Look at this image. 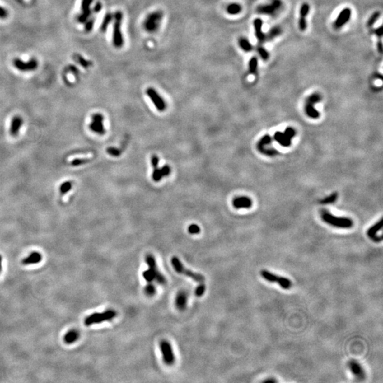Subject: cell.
<instances>
[{"instance_id": "4dcf8cb0", "label": "cell", "mask_w": 383, "mask_h": 383, "mask_svg": "<svg viewBox=\"0 0 383 383\" xmlns=\"http://www.w3.org/2000/svg\"><path fill=\"white\" fill-rule=\"evenodd\" d=\"M112 19H113V16L111 15V14H106V16H105V18H104L102 24H101V31L105 32L106 31L109 26V24H110V22L111 21V20Z\"/></svg>"}, {"instance_id": "9c48e42d", "label": "cell", "mask_w": 383, "mask_h": 383, "mask_svg": "<svg viewBox=\"0 0 383 383\" xmlns=\"http://www.w3.org/2000/svg\"><path fill=\"white\" fill-rule=\"evenodd\" d=\"M321 100V97L319 94H313L307 98L305 106V111L308 116L311 119H318L319 117V113L315 108L314 105L317 102H319Z\"/></svg>"}, {"instance_id": "f35d334b", "label": "cell", "mask_w": 383, "mask_h": 383, "mask_svg": "<svg viewBox=\"0 0 383 383\" xmlns=\"http://www.w3.org/2000/svg\"><path fill=\"white\" fill-rule=\"evenodd\" d=\"M200 228L198 225L192 224L189 226L188 227V232L190 234H198L200 233Z\"/></svg>"}, {"instance_id": "6da1fadb", "label": "cell", "mask_w": 383, "mask_h": 383, "mask_svg": "<svg viewBox=\"0 0 383 383\" xmlns=\"http://www.w3.org/2000/svg\"><path fill=\"white\" fill-rule=\"evenodd\" d=\"M321 218L324 222L332 227L340 229H350L353 225V221L346 217H337L330 214L328 211L321 212Z\"/></svg>"}, {"instance_id": "d590c367", "label": "cell", "mask_w": 383, "mask_h": 383, "mask_svg": "<svg viewBox=\"0 0 383 383\" xmlns=\"http://www.w3.org/2000/svg\"><path fill=\"white\" fill-rule=\"evenodd\" d=\"M337 198H338V194H337V193H334V194H331L329 197H326V198L322 199L320 202L321 203V204H331V203H334L336 202Z\"/></svg>"}, {"instance_id": "60d3db41", "label": "cell", "mask_w": 383, "mask_h": 383, "mask_svg": "<svg viewBox=\"0 0 383 383\" xmlns=\"http://www.w3.org/2000/svg\"><path fill=\"white\" fill-rule=\"evenodd\" d=\"M143 277L148 283H152L154 280L153 275H152L151 273L148 270L144 271L143 273Z\"/></svg>"}, {"instance_id": "ffe728a7", "label": "cell", "mask_w": 383, "mask_h": 383, "mask_svg": "<svg viewBox=\"0 0 383 383\" xmlns=\"http://www.w3.org/2000/svg\"><path fill=\"white\" fill-rule=\"evenodd\" d=\"M253 26H254L255 33L257 39L259 40L260 43H263L265 40V35L263 31V21L261 19L257 18L253 21Z\"/></svg>"}, {"instance_id": "8d00e7d4", "label": "cell", "mask_w": 383, "mask_h": 383, "mask_svg": "<svg viewBox=\"0 0 383 383\" xmlns=\"http://www.w3.org/2000/svg\"><path fill=\"white\" fill-rule=\"evenodd\" d=\"M163 175H162L161 170H160L158 167H157V168H154L153 171V174H152V178H153V180L155 182H159L161 181L162 178H163Z\"/></svg>"}, {"instance_id": "52a82bcc", "label": "cell", "mask_w": 383, "mask_h": 383, "mask_svg": "<svg viewBox=\"0 0 383 383\" xmlns=\"http://www.w3.org/2000/svg\"><path fill=\"white\" fill-rule=\"evenodd\" d=\"M260 275L263 278H264L268 282L276 283L280 285L284 290H289L292 286L291 281L288 278L284 277H278L275 274L269 272V271L263 270L261 271Z\"/></svg>"}, {"instance_id": "603a6c76", "label": "cell", "mask_w": 383, "mask_h": 383, "mask_svg": "<svg viewBox=\"0 0 383 383\" xmlns=\"http://www.w3.org/2000/svg\"><path fill=\"white\" fill-rule=\"evenodd\" d=\"M187 301V295L184 292H180L177 294L175 300V304L177 308L180 310H184L186 308Z\"/></svg>"}, {"instance_id": "e0dca14e", "label": "cell", "mask_w": 383, "mask_h": 383, "mask_svg": "<svg viewBox=\"0 0 383 383\" xmlns=\"http://www.w3.org/2000/svg\"><path fill=\"white\" fill-rule=\"evenodd\" d=\"M24 123L22 117L20 116H15L12 119L11 126H10V134L13 137H16L19 135V131Z\"/></svg>"}, {"instance_id": "681fc988", "label": "cell", "mask_w": 383, "mask_h": 383, "mask_svg": "<svg viewBox=\"0 0 383 383\" xmlns=\"http://www.w3.org/2000/svg\"><path fill=\"white\" fill-rule=\"evenodd\" d=\"M377 51H378L380 54H382L383 52V44L381 40H379L378 43L377 44Z\"/></svg>"}, {"instance_id": "5bb4252c", "label": "cell", "mask_w": 383, "mask_h": 383, "mask_svg": "<svg viewBox=\"0 0 383 383\" xmlns=\"http://www.w3.org/2000/svg\"><path fill=\"white\" fill-rule=\"evenodd\" d=\"M272 142V138L270 136L265 135L260 139L259 142L258 143V149L260 153H262L265 155H267L269 156H274L277 155L278 153L277 150H275L272 148H268V146H270V144Z\"/></svg>"}, {"instance_id": "4fadbf2b", "label": "cell", "mask_w": 383, "mask_h": 383, "mask_svg": "<svg viewBox=\"0 0 383 383\" xmlns=\"http://www.w3.org/2000/svg\"><path fill=\"white\" fill-rule=\"evenodd\" d=\"M146 94L150 98L152 102L156 106V108L159 111H164L166 109V104L165 101L156 90H154L153 87H149L147 89Z\"/></svg>"}, {"instance_id": "d6986e66", "label": "cell", "mask_w": 383, "mask_h": 383, "mask_svg": "<svg viewBox=\"0 0 383 383\" xmlns=\"http://www.w3.org/2000/svg\"><path fill=\"white\" fill-rule=\"evenodd\" d=\"M233 205L236 209H249L252 206V201L246 197H236L233 200Z\"/></svg>"}, {"instance_id": "f6af8a7d", "label": "cell", "mask_w": 383, "mask_h": 383, "mask_svg": "<svg viewBox=\"0 0 383 383\" xmlns=\"http://www.w3.org/2000/svg\"><path fill=\"white\" fill-rule=\"evenodd\" d=\"M90 14H91V11H90V9H88V10H87V11H85V12H84L83 14L81 15V16H80V18H79L80 21V22H83V21H85V20L87 19L89 16H90Z\"/></svg>"}, {"instance_id": "277c9868", "label": "cell", "mask_w": 383, "mask_h": 383, "mask_svg": "<svg viewBox=\"0 0 383 383\" xmlns=\"http://www.w3.org/2000/svg\"><path fill=\"white\" fill-rule=\"evenodd\" d=\"M122 19V13L121 12H116L114 14V24L113 30V43L116 48H121L124 45L123 34L121 31Z\"/></svg>"}, {"instance_id": "7dc6e473", "label": "cell", "mask_w": 383, "mask_h": 383, "mask_svg": "<svg viewBox=\"0 0 383 383\" xmlns=\"http://www.w3.org/2000/svg\"><path fill=\"white\" fill-rule=\"evenodd\" d=\"M94 22H95V19H91L90 21H88V22L87 23V24H86L85 29L87 30V31H90L91 29H92L93 25H94Z\"/></svg>"}, {"instance_id": "2e32d148", "label": "cell", "mask_w": 383, "mask_h": 383, "mask_svg": "<svg viewBox=\"0 0 383 383\" xmlns=\"http://www.w3.org/2000/svg\"><path fill=\"white\" fill-rule=\"evenodd\" d=\"M310 10V6L308 3H304L301 6L300 11V19H299V29L300 31H304L307 27V23H306V16Z\"/></svg>"}, {"instance_id": "ee69618b", "label": "cell", "mask_w": 383, "mask_h": 383, "mask_svg": "<svg viewBox=\"0 0 383 383\" xmlns=\"http://www.w3.org/2000/svg\"><path fill=\"white\" fill-rule=\"evenodd\" d=\"M151 164H152V166H153V169L158 167L159 158H158V156H156V155H153V156H152V158H151Z\"/></svg>"}, {"instance_id": "ac0fdd59", "label": "cell", "mask_w": 383, "mask_h": 383, "mask_svg": "<svg viewBox=\"0 0 383 383\" xmlns=\"http://www.w3.org/2000/svg\"><path fill=\"white\" fill-rule=\"evenodd\" d=\"M382 225H383L382 219H381L379 222H377V224H375L373 227H370L368 229V231H367V236H368V237L373 241H375V242H379L382 240L381 236H378L377 234V233H378V231H380L382 229Z\"/></svg>"}, {"instance_id": "7a4b0ae2", "label": "cell", "mask_w": 383, "mask_h": 383, "mask_svg": "<svg viewBox=\"0 0 383 383\" xmlns=\"http://www.w3.org/2000/svg\"><path fill=\"white\" fill-rule=\"evenodd\" d=\"M163 19V13L160 11L153 12L149 14L144 20L143 28L148 33H156L161 26Z\"/></svg>"}, {"instance_id": "f5cc1de1", "label": "cell", "mask_w": 383, "mask_h": 383, "mask_svg": "<svg viewBox=\"0 0 383 383\" xmlns=\"http://www.w3.org/2000/svg\"><path fill=\"white\" fill-rule=\"evenodd\" d=\"M2 270V258L0 256V271Z\"/></svg>"}, {"instance_id": "484cf974", "label": "cell", "mask_w": 383, "mask_h": 383, "mask_svg": "<svg viewBox=\"0 0 383 383\" xmlns=\"http://www.w3.org/2000/svg\"><path fill=\"white\" fill-rule=\"evenodd\" d=\"M72 188V182L70 180L63 182L59 187V192L61 197L68 194Z\"/></svg>"}, {"instance_id": "7c38bea8", "label": "cell", "mask_w": 383, "mask_h": 383, "mask_svg": "<svg viewBox=\"0 0 383 383\" xmlns=\"http://www.w3.org/2000/svg\"><path fill=\"white\" fill-rule=\"evenodd\" d=\"M160 348L165 363L167 366H172L175 362V355L170 343L166 340H163L160 343Z\"/></svg>"}, {"instance_id": "1f68e13d", "label": "cell", "mask_w": 383, "mask_h": 383, "mask_svg": "<svg viewBox=\"0 0 383 383\" xmlns=\"http://www.w3.org/2000/svg\"><path fill=\"white\" fill-rule=\"evenodd\" d=\"M380 14H381V13H380V12L378 11L374 12V13L370 16L369 19L367 20V26L368 27H372V26H373V25L375 24V23L377 21V19L380 18Z\"/></svg>"}, {"instance_id": "3957f363", "label": "cell", "mask_w": 383, "mask_h": 383, "mask_svg": "<svg viewBox=\"0 0 383 383\" xmlns=\"http://www.w3.org/2000/svg\"><path fill=\"white\" fill-rule=\"evenodd\" d=\"M171 263L172 267L174 268L175 270L177 273L192 278V280L196 281V282L203 283L204 281V276L201 275V274L192 272V271L184 267V265H182L181 261L177 257H172L171 259Z\"/></svg>"}, {"instance_id": "f907efd6", "label": "cell", "mask_w": 383, "mask_h": 383, "mask_svg": "<svg viewBox=\"0 0 383 383\" xmlns=\"http://www.w3.org/2000/svg\"><path fill=\"white\" fill-rule=\"evenodd\" d=\"M101 9V4L100 2H97V3L95 5L94 11H95V12H100Z\"/></svg>"}, {"instance_id": "c3c4849f", "label": "cell", "mask_w": 383, "mask_h": 383, "mask_svg": "<svg viewBox=\"0 0 383 383\" xmlns=\"http://www.w3.org/2000/svg\"><path fill=\"white\" fill-rule=\"evenodd\" d=\"M375 35H377V37H382V34H383V30H382V26H380V27L377 28L375 30Z\"/></svg>"}, {"instance_id": "74e56055", "label": "cell", "mask_w": 383, "mask_h": 383, "mask_svg": "<svg viewBox=\"0 0 383 383\" xmlns=\"http://www.w3.org/2000/svg\"><path fill=\"white\" fill-rule=\"evenodd\" d=\"M106 152L108 154L113 157H119L121 153V151L119 149L114 148V147H110L106 149Z\"/></svg>"}, {"instance_id": "816d5d0a", "label": "cell", "mask_w": 383, "mask_h": 383, "mask_svg": "<svg viewBox=\"0 0 383 383\" xmlns=\"http://www.w3.org/2000/svg\"><path fill=\"white\" fill-rule=\"evenodd\" d=\"M7 12L5 11L4 9H2L0 7V17L1 18H5L7 17Z\"/></svg>"}, {"instance_id": "db71d44e", "label": "cell", "mask_w": 383, "mask_h": 383, "mask_svg": "<svg viewBox=\"0 0 383 383\" xmlns=\"http://www.w3.org/2000/svg\"><path fill=\"white\" fill-rule=\"evenodd\" d=\"M26 1H29V0H26Z\"/></svg>"}, {"instance_id": "d6a6232c", "label": "cell", "mask_w": 383, "mask_h": 383, "mask_svg": "<svg viewBox=\"0 0 383 383\" xmlns=\"http://www.w3.org/2000/svg\"><path fill=\"white\" fill-rule=\"evenodd\" d=\"M257 51L258 53V54L260 56V58H262L263 60H268L269 59V58H270V55H269V53L268 52V50H266L264 47L263 46H258L257 47Z\"/></svg>"}, {"instance_id": "9a60e30c", "label": "cell", "mask_w": 383, "mask_h": 383, "mask_svg": "<svg viewBox=\"0 0 383 383\" xmlns=\"http://www.w3.org/2000/svg\"><path fill=\"white\" fill-rule=\"evenodd\" d=\"M352 12L350 8H345L340 12L338 17L334 22V27L336 29H339L343 27L345 24L348 23L351 18Z\"/></svg>"}, {"instance_id": "f546056e", "label": "cell", "mask_w": 383, "mask_h": 383, "mask_svg": "<svg viewBox=\"0 0 383 383\" xmlns=\"http://www.w3.org/2000/svg\"><path fill=\"white\" fill-rule=\"evenodd\" d=\"M258 60L256 57H252L250 58L249 63H248V68H249V72L250 74H255L258 69Z\"/></svg>"}, {"instance_id": "44dd1931", "label": "cell", "mask_w": 383, "mask_h": 383, "mask_svg": "<svg viewBox=\"0 0 383 383\" xmlns=\"http://www.w3.org/2000/svg\"><path fill=\"white\" fill-rule=\"evenodd\" d=\"M14 65L18 69L23 71L34 70L37 67V63L35 60H31L29 63H25L19 59H16L14 61Z\"/></svg>"}, {"instance_id": "f1b7e54d", "label": "cell", "mask_w": 383, "mask_h": 383, "mask_svg": "<svg viewBox=\"0 0 383 383\" xmlns=\"http://www.w3.org/2000/svg\"><path fill=\"white\" fill-rule=\"evenodd\" d=\"M238 45L241 49L245 52H250L253 50V45H251L249 40L245 38H241L238 40Z\"/></svg>"}, {"instance_id": "e575fe53", "label": "cell", "mask_w": 383, "mask_h": 383, "mask_svg": "<svg viewBox=\"0 0 383 383\" xmlns=\"http://www.w3.org/2000/svg\"><path fill=\"white\" fill-rule=\"evenodd\" d=\"M90 161V159H89V158H76L71 161L70 164L72 166H75V167L80 166H82V165L89 163Z\"/></svg>"}, {"instance_id": "8fae6325", "label": "cell", "mask_w": 383, "mask_h": 383, "mask_svg": "<svg viewBox=\"0 0 383 383\" xmlns=\"http://www.w3.org/2000/svg\"><path fill=\"white\" fill-rule=\"evenodd\" d=\"M104 116L100 113L94 114L92 116V121L90 124V128L94 133L98 135H105L106 130L104 126Z\"/></svg>"}, {"instance_id": "83f0119b", "label": "cell", "mask_w": 383, "mask_h": 383, "mask_svg": "<svg viewBox=\"0 0 383 383\" xmlns=\"http://www.w3.org/2000/svg\"><path fill=\"white\" fill-rule=\"evenodd\" d=\"M242 10V7L239 4L232 3L228 5L227 7V13L230 15H236L240 13Z\"/></svg>"}, {"instance_id": "ba28073f", "label": "cell", "mask_w": 383, "mask_h": 383, "mask_svg": "<svg viewBox=\"0 0 383 383\" xmlns=\"http://www.w3.org/2000/svg\"><path fill=\"white\" fill-rule=\"evenodd\" d=\"M146 261L147 265L148 266V270L151 273L154 278V280H156L158 284L161 285H164L166 283V280L164 276L159 272L157 264L155 260L154 257L151 254L146 255Z\"/></svg>"}, {"instance_id": "cb8c5ba5", "label": "cell", "mask_w": 383, "mask_h": 383, "mask_svg": "<svg viewBox=\"0 0 383 383\" xmlns=\"http://www.w3.org/2000/svg\"><path fill=\"white\" fill-rule=\"evenodd\" d=\"M349 368L355 376L357 377H363L364 371L358 362L356 361H352L349 362Z\"/></svg>"}, {"instance_id": "30bf717a", "label": "cell", "mask_w": 383, "mask_h": 383, "mask_svg": "<svg viewBox=\"0 0 383 383\" xmlns=\"http://www.w3.org/2000/svg\"><path fill=\"white\" fill-rule=\"evenodd\" d=\"M295 129L289 127L286 129L285 132H276L274 136V140L283 147H289L291 145L292 138L295 136Z\"/></svg>"}, {"instance_id": "4316f807", "label": "cell", "mask_w": 383, "mask_h": 383, "mask_svg": "<svg viewBox=\"0 0 383 383\" xmlns=\"http://www.w3.org/2000/svg\"><path fill=\"white\" fill-rule=\"evenodd\" d=\"M282 34V29L280 26H275L269 31L267 35H265V40H271L278 37Z\"/></svg>"}, {"instance_id": "836d02e7", "label": "cell", "mask_w": 383, "mask_h": 383, "mask_svg": "<svg viewBox=\"0 0 383 383\" xmlns=\"http://www.w3.org/2000/svg\"><path fill=\"white\" fill-rule=\"evenodd\" d=\"M144 292H145L146 295L148 296H153L156 292V288L152 283H148V285L144 288Z\"/></svg>"}, {"instance_id": "b9f144b4", "label": "cell", "mask_w": 383, "mask_h": 383, "mask_svg": "<svg viewBox=\"0 0 383 383\" xmlns=\"http://www.w3.org/2000/svg\"><path fill=\"white\" fill-rule=\"evenodd\" d=\"M160 170H161V174L163 177L170 175V172H171L170 167L169 166H167V165H166V166H163L162 167V168H161Z\"/></svg>"}, {"instance_id": "bcb514c9", "label": "cell", "mask_w": 383, "mask_h": 383, "mask_svg": "<svg viewBox=\"0 0 383 383\" xmlns=\"http://www.w3.org/2000/svg\"><path fill=\"white\" fill-rule=\"evenodd\" d=\"M77 58L78 61L80 62V64L82 65V66H83L84 68H87L89 65H90V63L87 62V60H85L83 58L81 57L80 55H77Z\"/></svg>"}, {"instance_id": "7402d4cb", "label": "cell", "mask_w": 383, "mask_h": 383, "mask_svg": "<svg viewBox=\"0 0 383 383\" xmlns=\"http://www.w3.org/2000/svg\"><path fill=\"white\" fill-rule=\"evenodd\" d=\"M42 256L39 252H33L28 257L25 258L22 260V263L24 265H33L36 264L41 261Z\"/></svg>"}, {"instance_id": "8992f818", "label": "cell", "mask_w": 383, "mask_h": 383, "mask_svg": "<svg viewBox=\"0 0 383 383\" xmlns=\"http://www.w3.org/2000/svg\"><path fill=\"white\" fill-rule=\"evenodd\" d=\"M282 0H271L270 3L262 4L258 7L257 12L260 14L268 15V16H275V15L282 9Z\"/></svg>"}, {"instance_id": "7bdbcfd3", "label": "cell", "mask_w": 383, "mask_h": 383, "mask_svg": "<svg viewBox=\"0 0 383 383\" xmlns=\"http://www.w3.org/2000/svg\"><path fill=\"white\" fill-rule=\"evenodd\" d=\"M92 1L93 0H83L82 3V9L83 10V12L90 9V6L92 4Z\"/></svg>"}, {"instance_id": "ab89813d", "label": "cell", "mask_w": 383, "mask_h": 383, "mask_svg": "<svg viewBox=\"0 0 383 383\" xmlns=\"http://www.w3.org/2000/svg\"><path fill=\"white\" fill-rule=\"evenodd\" d=\"M205 290H206V287H205V285L204 284H203L202 283H201V284H200V285L196 288V290H195V295L197 297H202L203 295H204Z\"/></svg>"}, {"instance_id": "5b68a950", "label": "cell", "mask_w": 383, "mask_h": 383, "mask_svg": "<svg viewBox=\"0 0 383 383\" xmlns=\"http://www.w3.org/2000/svg\"><path fill=\"white\" fill-rule=\"evenodd\" d=\"M116 316V313L114 310H107L102 313H94L85 319V324L88 326L92 324H100L103 321L111 320Z\"/></svg>"}, {"instance_id": "d4e9b609", "label": "cell", "mask_w": 383, "mask_h": 383, "mask_svg": "<svg viewBox=\"0 0 383 383\" xmlns=\"http://www.w3.org/2000/svg\"><path fill=\"white\" fill-rule=\"evenodd\" d=\"M79 338V334L75 330H70L65 335L64 341L68 344H70L75 342Z\"/></svg>"}]
</instances>
